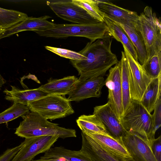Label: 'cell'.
I'll list each match as a JSON object with an SVG mask.
<instances>
[{"label": "cell", "mask_w": 161, "mask_h": 161, "mask_svg": "<svg viewBox=\"0 0 161 161\" xmlns=\"http://www.w3.org/2000/svg\"><path fill=\"white\" fill-rule=\"evenodd\" d=\"M112 37L109 36L88 42L78 53L85 56L83 60H70L81 80L103 77L112 66L119 63L111 50Z\"/></svg>", "instance_id": "6da1fadb"}, {"label": "cell", "mask_w": 161, "mask_h": 161, "mask_svg": "<svg viewBox=\"0 0 161 161\" xmlns=\"http://www.w3.org/2000/svg\"><path fill=\"white\" fill-rule=\"evenodd\" d=\"M21 117L23 120L16 128L14 133L21 137L26 139L54 136L64 139L77 136L75 130L60 127L58 124L50 122L36 113L29 112Z\"/></svg>", "instance_id": "7a4b0ae2"}, {"label": "cell", "mask_w": 161, "mask_h": 161, "mask_svg": "<svg viewBox=\"0 0 161 161\" xmlns=\"http://www.w3.org/2000/svg\"><path fill=\"white\" fill-rule=\"evenodd\" d=\"M35 32L39 36L46 37L60 38L80 36L88 38L92 42L111 36L104 22L87 24H55L50 30Z\"/></svg>", "instance_id": "3957f363"}, {"label": "cell", "mask_w": 161, "mask_h": 161, "mask_svg": "<svg viewBox=\"0 0 161 161\" xmlns=\"http://www.w3.org/2000/svg\"><path fill=\"white\" fill-rule=\"evenodd\" d=\"M120 121L126 131L136 133L147 139L151 145L155 139L152 114L139 101L131 99Z\"/></svg>", "instance_id": "277c9868"}, {"label": "cell", "mask_w": 161, "mask_h": 161, "mask_svg": "<svg viewBox=\"0 0 161 161\" xmlns=\"http://www.w3.org/2000/svg\"><path fill=\"white\" fill-rule=\"evenodd\" d=\"M135 29L144 41L148 59L161 52V22L151 7L146 6L139 15Z\"/></svg>", "instance_id": "5b68a950"}, {"label": "cell", "mask_w": 161, "mask_h": 161, "mask_svg": "<svg viewBox=\"0 0 161 161\" xmlns=\"http://www.w3.org/2000/svg\"><path fill=\"white\" fill-rule=\"evenodd\" d=\"M26 106L31 111L51 120L64 118L75 112L67 98L56 95L48 94Z\"/></svg>", "instance_id": "8992f818"}, {"label": "cell", "mask_w": 161, "mask_h": 161, "mask_svg": "<svg viewBox=\"0 0 161 161\" xmlns=\"http://www.w3.org/2000/svg\"><path fill=\"white\" fill-rule=\"evenodd\" d=\"M129 67V81L131 99L140 102L147 86L152 80L142 65L123 46Z\"/></svg>", "instance_id": "52a82bcc"}, {"label": "cell", "mask_w": 161, "mask_h": 161, "mask_svg": "<svg viewBox=\"0 0 161 161\" xmlns=\"http://www.w3.org/2000/svg\"><path fill=\"white\" fill-rule=\"evenodd\" d=\"M47 4L59 17L75 24H87L99 21L92 18L72 0L47 1Z\"/></svg>", "instance_id": "ba28073f"}, {"label": "cell", "mask_w": 161, "mask_h": 161, "mask_svg": "<svg viewBox=\"0 0 161 161\" xmlns=\"http://www.w3.org/2000/svg\"><path fill=\"white\" fill-rule=\"evenodd\" d=\"M58 138V136H54L26 138L22 147L11 161H31L37 155L48 150Z\"/></svg>", "instance_id": "9c48e42d"}, {"label": "cell", "mask_w": 161, "mask_h": 161, "mask_svg": "<svg viewBox=\"0 0 161 161\" xmlns=\"http://www.w3.org/2000/svg\"><path fill=\"white\" fill-rule=\"evenodd\" d=\"M122 141L134 161H157L151 150V144L146 139L133 131H126Z\"/></svg>", "instance_id": "30bf717a"}, {"label": "cell", "mask_w": 161, "mask_h": 161, "mask_svg": "<svg viewBox=\"0 0 161 161\" xmlns=\"http://www.w3.org/2000/svg\"><path fill=\"white\" fill-rule=\"evenodd\" d=\"M105 85L108 90V102L120 120L123 108L119 61L114 67L109 69L108 75L105 80Z\"/></svg>", "instance_id": "8fae6325"}, {"label": "cell", "mask_w": 161, "mask_h": 161, "mask_svg": "<svg viewBox=\"0 0 161 161\" xmlns=\"http://www.w3.org/2000/svg\"><path fill=\"white\" fill-rule=\"evenodd\" d=\"M105 82L103 77L85 80L78 78L68 93L67 98L70 102H78L89 98L99 97Z\"/></svg>", "instance_id": "7c38bea8"}, {"label": "cell", "mask_w": 161, "mask_h": 161, "mask_svg": "<svg viewBox=\"0 0 161 161\" xmlns=\"http://www.w3.org/2000/svg\"><path fill=\"white\" fill-rule=\"evenodd\" d=\"M97 1L104 17L117 23L136 28L139 19V15L136 12L119 7L108 1Z\"/></svg>", "instance_id": "4fadbf2b"}, {"label": "cell", "mask_w": 161, "mask_h": 161, "mask_svg": "<svg viewBox=\"0 0 161 161\" xmlns=\"http://www.w3.org/2000/svg\"><path fill=\"white\" fill-rule=\"evenodd\" d=\"M93 114L101 121L110 136L122 142L126 131L108 102L95 107Z\"/></svg>", "instance_id": "5bb4252c"}, {"label": "cell", "mask_w": 161, "mask_h": 161, "mask_svg": "<svg viewBox=\"0 0 161 161\" xmlns=\"http://www.w3.org/2000/svg\"><path fill=\"white\" fill-rule=\"evenodd\" d=\"M80 150L91 161H127L108 151L92 137L82 132Z\"/></svg>", "instance_id": "9a60e30c"}, {"label": "cell", "mask_w": 161, "mask_h": 161, "mask_svg": "<svg viewBox=\"0 0 161 161\" xmlns=\"http://www.w3.org/2000/svg\"><path fill=\"white\" fill-rule=\"evenodd\" d=\"M51 17L44 15L36 18L28 17L24 20L11 28L5 30L0 36V39L16 33L26 31H44L52 29L55 24L47 20Z\"/></svg>", "instance_id": "2e32d148"}, {"label": "cell", "mask_w": 161, "mask_h": 161, "mask_svg": "<svg viewBox=\"0 0 161 161\" xmlns=\"http://www.w3.org/2000/svg\"><path fill=\"white\" fill-rule=\"evenodd\" d=\"M10 90L5 89L3 92L6 94V100L27 106L30 103L42 98L48 94L39 88L31 89H20L14 86H11Z\"/></svg>", "instance_id": "e0dca14e"}, {"label": "cell", "mask_w": 161, "mask_h": 161, "mask_svg": "<svg viewBox=\"0 0 161 161\" xmlns=\"http://www.w3.org/2000/svg\"><path fill=\"white\" fill-rule=\"evenodd\" d=\"M84 133L110 153L127 161L132 159L122 141H120L108 134Z\"/></svg>", "instance_id": "ac0fdd59"}, {"label": "cell", "mask_w": 161, "mask_h": 161, "mask_svg": "<svg viewBox=\"0 0 161 161\" xmlns=\"http://www.w3.org/2000/svg\"><path fill=\"white\" fill-rule=\"evenodd\" d=\"M78 78L70 76L60 79L50 78L39 88L48 94L65 96L68 95Z\"/></svg>", "instance_id": "d6986e66"}, {"label": "cell", "mask_w": 161, "mask_h": 161, "mask_svg": "<svg viewBox=\"0 0 161 161\" xmlns=\"http://www.w3.org/2000/svg\"><path fill=\"white\" fill-rule=\"evenodd\" d=\"M104 22L109 33L117 41L120 42L137 61V55L136 49L124 29L117 23L104 16Z\"/></svg>", "instance_id": "ffe728a7"}, {"label": "cell", "mask_w": 161, "mask_h": 161, "mask_svg": "<svg viewBox=\"0 0 161 161\" xmlns=\"http://www.w3.org/2000/svg\"><path fill=\"white\" fill-rule=\"evenodd\" d=\"M122 94L123 115L128 108L131 102L129 81V67L125 52H121L120 61Z\"/></svg>", "instance_id": "44dd1931"}, {"label": "cell", "mask_w": 161, "mask_h": 161, "mask_svg": "<svg viewBox=\"0 0 161 161\" xmlns=\"http://www.w3.org/2000/svg\"><path fill=\"white\" fill-rule=\"evenodd\" d=\"M161 75L153 79L145 90L140 103L148 112L153 111L158 98L161 96Z\"/></svg>", "instance_id": "7402d4cb"}, {"label": "cell", "mask_w": 161, "mask_h": 161, "mask_svg": "<svg viewBox=\"0 0 161 161\" xmlns=\"http://www.w3.org/2000/svg\"><path fill=\"white\" fill-rule=\"evenodd\" d=\"M76 122L82 132L109 135L101 121L93 114L81 115Z\"/></svg>", "instance_id": "603a6c76"}, {"label": "cell", "mask_w": 161, "mask_h": 161, "mask_svg": "<svg viewBox=\"0 0 161 161\" xmlns=\"http://www.w3.org/2000/svg\"><path fill=\"white\" fill-rule=\"evenodd\" d=\"M117 23L124 29L130 38L136 49L138 62L142 65L147 60L148 56L146 46L142 37L135 28Z\"/></svg>", "instance_id": "cb8c5ba5"}, {"label": "cell", "mask_w": 161, "mask_h": 161, "mask_svg": "<svg viewBox=\"0 0 161 161\" xmlns=\"http://www.w3.org/2000/svg\"><path fill=\"white\" fill-rule=\"evenodd\" d=\"M44 153L42 156L47 158L62 157L68 161H91L80 150H71L62 146L52 147Z\"/></svg>", "instance_id": "d4e9b609"}, {"label": "cell", "mask_w": 161, "mask_h": 161, "mask_svg": "<svg viewBox=\"0 0 161 161\" xmlns=\"http://www.w3.org/2000/svg\"><path fill=\"white\" fill-rule=\"evenodd\" d=\"M28 17L25 13L0 7V29L6 30L22 21Z\"/></svg>", "instance_id": "484cf974"}, {"label": "cell", "mask_w": 161, "mask_h": 161, "mask_svg": "<svg viewBox=\"0 0 161 161\" xmlns=\"http://www.w3.org/2000/svg\"><path fill=\"white\" fill-rule=\"evenodd\" d=\"M29 112V109L26 106L13 103L10 107L0 113V124L21 117Z\"/></svg>", "instance_id": "4316f807"}, {"label": "cell", "mask_w": 161, "mask_h": 161, "mask_svg": "<svg viewBox=\"0 0 161 161\" xmlns=\"http://www.w3.org/2000/svg\"><path fill=\"white\" fill-rule=\"evenodd\" d=\"M72 2L84 9L94 19L104 22V14L99 8L97 0H72Z\"/></svg>", "instance_id": "83f0119b"}, {"label": "cell", "mask_w": 161, "mask_h": 161, "mask_svg": "<svg viewBox=\"0 0 161 161\" xmlns=\"http://www.w3.org/2000/svg\"><path fill=\"white\" fill-rule=\"evenodd\" d=\"M142 66L151 79L158 77L161 75V52L148 59Z\"/></svg>", "instance_id": "f1b7e54d"}, {"label": "cell", "mask_w": 161, "mask_h": 161, "mask_svg": "<svg viewBox=\"0 0 161 161\" xmlns=\"http://www.w3.org/2000/svg\"><path fill=\"white\" fill-rule=\"evenodd\" d=\"M45 48L61 57L76 60L86 59V57L79 53L69 50L46 46Z\"/></svg>", "instance_id": "f546056e"}, {"label": "cell", "mask_w": 161, "mask_h": 161, "mask_svg": "<svg viewBox=\"0 0 161 161\" xmlns=\"http://www.w3.org/2000/svg\"><path fill=\"white\" fill-rule=\"evenodd\" d=\"M153 111L152 115L154 130L156 133L161 126V96L158 98Z\"/></svg>", "instance_id": "4dcf8cb0"}, {"label": "cell", "mask_w": 161, "mask_h": 161, "mask_svg": "<svg viewBox=\"0 0 161 161\" xmlns=\"http://www.w3.org/2000/svg\"><path fill=\"white\" fill-rule=\"evenodd\" d=\"M23 142L14 147L7 149L0 155V161H11L23 146Z\"/></svg>", "instance_id": "1f68e13d"}, {"label": "cell", "mask_w": 161, "mask_h": 161, "mask_svg": "<svg viewBox=\"0 0 161 161\" xmlns=\"http://www.w3.org/2000/svg\"><path fill=\"white\" fill-rule=\"evenodd\" d=\"M151 147L152 153L157 161H161V136L155 139Z\"/></svg>", "instance_id": "d6a6232c"}, {"label": "cell", "mask_w": 161, "mask_h": 161, "mask_svg": "<svg viewBox=\"0 0 161 161\" xmlns=\"http://www.w3.org/2000/svg\"><path fill=\"white\" fill-rule=\"evenodd\" d=\"M31 161H68L62 157L47 158L42 156L37 159Z\"/></svg>", "instance_id": "836d02e7"}, {"label": "cell", "mask_w": 161, "mask_h": 161, "mask_svg": "<svg viewBox=\"0 0 161 161\" xmlns=\"http://www.w3.org/2000/svg\"><path fill=\"white\" fill-rule=\"evenodd\" d=\"M6 83L5 80L3 78V77L0 74V90L2 86Z\"/></svg>", "instance_id": "e575fe53"}, {"label": "cell", "mask_w": 161, "mask_h": 161, "mask_svg": "<svg viewBox=\"0 0 161 161\" xmlns=\"http://www.w3.org/2000/svg\"><path fill=\"white\" fill-rule=\"evenodd\" d=\"M5 30L0 29V36L3 33Z\"/></svg>", "instance_id": "d590c367"}, {"label": "cell", "mask_w": 161, "mask_h": 161, "mask_svg": "<svg viewBox=\"0 0 161 161\" xmlns=\"http://www.w3.org/2000/svg\"><path fill=\"white\" fill-rule=\"evenodd\" d=\"M127 161H133L132 159H130V160H128Z\"/></svg>", "instance_id": "8d00e7d4"}]
</instances>
